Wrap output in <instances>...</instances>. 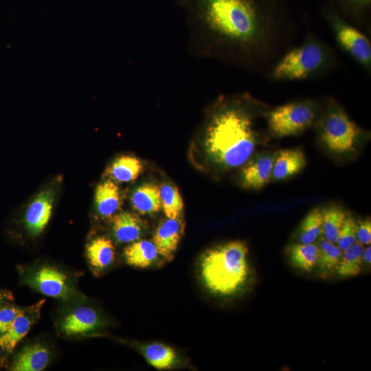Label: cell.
<instances>
[{
	"label": "cell",
	"instance_id": "obj_1",
	"mask_svg": "<svg viewBox=\"0 0 371 371\" xmlns=\"http://www.w3.org/2000/svg\"><path fill=\"white\" fill-rule=\"evenodd\" d=\"M183 1L188 49L194 56L256 71L274 54L280 30L256 0Z\"/></svg>",
	"mask_w": 371,
	"mask_h": 371
},
{
	"label": "cell",
	"instance_id": "obj_34",
	"mask_svg": "<svg viewBox=\"0 0 371 371\" xmlns=\"http://www.w3.org/2000/svg\"><path fill=\"white\" fill-rule=\"evenodd\" d=\"M4 297H5V295H4L3 294V293L1 292V291H0V308H1V304H2V303H3V300H4Z\"/></svg>",
	"mask_w": 371,
	"mask_h": 371
},
{
	"label": "cell",
	"instance_id": "obj_26",
	"mask_svg": "<svg viewBox=\"0 0 371 371\" xmlns=\"http://www.w3.org/2000/svg\"><path fill=\"white\" fill-rule=\"evenodd\" d=\"M322 232L324 237L335 243L346 214L341 208L333 206L322 210Z\"/></svg>",
	"mask_w": 371,
	"mask_h": 371
},
{
	"label": "cell",
	"instance_id": "obj_20",
	"mask_svg": "<svg viewBox=\"0 0 371 371\" xmlns=\"http://www.w3.org/2000/svg\"><path fill=\"white\" fill-rule=\"evenodd\" d=\"M131 201L133 209L141 214L157 212L161 206L159 187L150 183L141 185L132 193Z\"/></svg>",
	"mask_w": 371,
	"mask_h": 371
},
{
	"label": "cell",
	"instance_id": "obj_31",
	"mask_svg": "<svg viewBox=\"0 0 371 371\" xmlns=\"http://www.w3.org/2000/svg\"><path fill=\"white\" fill-rule=\"evenodd\" d=\"M357 240L363 245H370L371 243V222L367 218L361 221L357 227Z\"/></svg>",
	"mask_w": 371,
	"mask_h": 371
},
{
	"label": "cell",
	"instance_id": "obj_18",
	"mask_svg": "<svg viewBox=\"0 0 371 371\" xmlns=\"http://www.w3.org/2000/svg\"><path fill=\"white\" fill-rule=\"evenodd\" d=\"M124 256L128 265L140 268L153 266L161 257L154 243L148 240L133 242L124 249Z\"/></svg>",
	"mask_w": 371,
	"mask_h": 371
},
{
	"label": "cell",
	"instance_id": "obj_27",
	"mask_svg": "<svg viewBox=\"0 0 371 371\" xmlns=\"http://www.w3.org/2000/svg\"><path fill=\"white\" fill-rule=\"evenodd\" d=\"M161 204L168 218H179L183 208V199L178 189L170 184L164 183L159 187Z\"/></svg>",
	"mask_w": 371,
	"mask_h": 371
},
{
	"label": "cell",
	"instance_id": "obj_7",
	"mask_svg": "<svg viewBox=\"0 0 371 371\" xmlns=\"http://www.w3.org/2000/svg\"><path fill=\"white\" fill-rule=\"evenodd\" d=\"M332 32L340 46L363 69L371 68V43L368 38L353 25L337 16L328 17Z\"/></svg>",
	"mask_w": 371,
	"mask_h": 371
},
{
	"label": "cell",
	"instance_id": "obj_28",
	"mask_svg": "<svg viewBox=\"0 0 371 371\" xmlns=\"http://www.w3.org/2000/svg\"><path fill=\"white\" fill-rule=\"evenodd\" d=\"M322 210L315 208L303 220L299 232L300 243H313L322 233Z\"/></svg>",
	"mask_w": 371,
	"mask_h": 371
},
{
	"label": "cell",
	"instance_id": "obj_13",
	"mask_svg": "<svg viewBox=\"0 0 371 371\" xmlns=\"http://www.w3.org/2000/svg\"><path fill=\"white\" fill-rule=\"evenodd\" d=\"M102 325L98 313L88 306H80L63 320L60 328L63 333L74 335L91 332Z\"/></svg>",
	"mask_w": 371,
	"mask_h": 371
},
{
	"label": "cell",
	"instance_id": "obj_16",
	"mask_svg": "<svg viewBox=\"0 0 371 371\" xmlns=\"http://www.w3.org/2000/svg\"><path fill=\"white\" fill-rule=\"evenodd\" d=\"M305 166V156L300 148L284 149L276 155L271 175L276 180H282L299 173Z\"/></svg>",
	"mask_w": 371,
	"mask_h": 371
},
{
	"label": "cell",
	"instance_id": "obj_30",
	"mask_svg": "<svg viewBox=\"0 0 371 371\" xmlns=\"http://www.w3.org/2000/svg\"><path fill=\"white\" fill-rule=\"evenodd\" d=\"M21 309L15 306H5L0 308V335L11 326Z\"/></svg>",
	"mask_w": 371,
	"mask_h": 371
},
{
	"label": "cell",
	"instance_id": "obj_10",
	"mask_svg": "<svg viewBox=\"0 0 371 371\" xmlns=\"http://www.w3.org/2000/svg\"><path fill=\"white\" fill-rule=\"evenodd\" d=\"M54 194L51 190L40 192L27 207L25 214V225L34 236L40 234L47 226L53 207Z\"/></svg>",
	"mask_w": 371,
	"mask_h": 371
},
{
	"label": "cell",
	"instance_id": "obj_25",
	"mask_svg": "<svg viewBox=\"0 0 371 371\" xmlns=\"http://www.w3.org/2000/svg\"><path fill=\"white\" fill-rule=\"evenodd\" d=\"M365 247L359 241L346 249L342 253L337 272L342 277H352L357 276L361 270L363 254Z\"/></svg>",
	"mask_w": 371,
	"mask_h": 371
},
{
	"label": "cell",
	"instance_id": "obj_6",
	"mask_svg": "<svg viewBox=\"0 0 371 371\" xmlns=\"http://www.w3.org/2000/svg\"><path fill=\"white\" fill-rule=\"evenodd\" d=\"M317 118V106L310 100L292 101L268 110V131L283 137L299 133L310 127Z\"/></svg>",
	"mask_w": 371,
	"mask_h": 371
},
{
	"label": "cell",
	"instance_id": "obj_3",
	"mask_svg": "<svg viewBox=\"0 0 371 371\" xmlns=\"http://www.w3.org/2000/svg\"><path fill=\"white\" fill-rule=\"evenodd\" d=\"M248 247L240 240L231 241L207 250L199 263L203 284L212 293L229 297L239 293L249 276Z\"/></svg>",
	"mask_w": 371,
	"mask_h": 371
},
{
	"label": "cell",
	"instance_id": "obj_12",
	"mask_svg": "<svg viewBox=\"0 0 371 371\" xmlns=\"http://www.w3.org/2000/svg\"><path fill=\"white\" fill-rule=\"evenodd\" d=\"M275 157L263 154L251 159L241 172L242 184L249 189L259 190L269 181Z\"/></svg>",
	"mask_w": 371,
	"mask_h": 371
},
{
	"label": "cell",
	"instance_id": "obj_33",
	"mask_svg": "<svg viewBox=\"0 0 371 371\" xmlns=\"http://www.w3.org/2000/svg\"><path fill=\"white\" fill-rule=\"evenodd\" d=\"M351 1H353L354 3L361 4V3H367L370 0H351Z\"/></svg>",
	"mask_w": 371,
	"mask_h": 371
},
{
	"label": "cell",
	"instance_id": "obj_35",
	"mask_svg": "<svg viewBox=\"0 0 371 371\" xmlns=\"http://www.w3.org/2000/svg\"><path fill=\"white\" fill-rule=\"evenodd\" d=\"M1 348V347H0ZM0 354H1V350H0Z\"/></svg>",
	"mask_w": 371,
	"mask_h": 371
},
{
	"label": "cell",
	"instance_id": "obj_5",
	"mask_svg": "<svg viewBox=\"0 0 371 371\" xmlns=\"http://www.w3.org/2000/svg\"><path fill=\"white\" fill-rule=\"evenodd\" d=\"M320 136L328 148L335 153L351 151L363 131L333 99L328 101L319 123Z\"/></svg>",
	"mask_w": 371,
	"mask_h": 371
},
{
	"label": "cell",
	"instance_id": "obj_8",
	"mask_svg": "<svg viewBox=\"0 0 371 371\" xmlns=\"http://www.w3.org/2000/svg\"><path fill=\"white\" fill-rule=\"evenodd\" d=\"M28 282L43 294L62 299H69L73 290L67 276L58 269L44 265L35 271Z\"/></svg>",
	"mask_w": 371,
	"mask_h": 371
},
{
	"label": "cell",
	"instance_id": "obj_21",
	"mask_svg": "<svg viewBox=\"0 0 371 371\" xmlns=\"http://www.w3.org/2000/svg\"><path fill=\"white\" fill-rule=\"evenodd\" d=\"M87 256L93 267L104 269L115 260V247L110 239L103 236L98 237L87 245Z\"/></svg>",
	"mask_w": 371,
	"mask_h": 371
},
{
	"label": "cell",
	"instance_id": "obj_15",
	"mask_svg": "<svg viewBox=\"0 0 371 371\" xmlns=\"http://www.w3.org/2000/svg\"><path fill=\"white\" fill-rule=\"evenodd\" d=\"M145 225L140 218L129 212H122L113 216L112 232L120 243H133L143 235Z\"/></svg>",
	"mask_w": 371,
	"mask_h": 371
},
{
	"label": "cell",
	"instance_id": "obj_32",
	"mask_svg": "<svg viewBox=\"0 0 371 371\" xmlns=\"http://www.w3.org/2000/svg\"><path fill=\"white\" fill-rule=\"evenodd\" d=\"M363 260L368 265H370L371 262V247L369 245L367 247L363 254Z\"/></svg>",
	"mask_w": 371,
	"mask_h": 371
},
{
	"label": "cell",
	"instance_id": "obj_14",
	"mask_svg": "<svg viewBox=\"0 0 371 371\" xmlns=\"http://www.w3.org/2000/svg\"><path fill=\"white\" fill-rule=\"evenodd\" d=\"M146 361L159 370L177 368L182 364L180 355L170 346L159 342L137 345Z\"/></svg>",
	"mask_w": 371,
	"mask_h": 371
},
{
	"label": "cell",
	"instance_id": "obj_29",
	"mask_svg": "<svg viewBox=\"0 0 371 371\" xmlns=\"http://www.w3.org/2000/svg\"><path fill=\"white\" fill-rule=\"evenodd\" d=\"M357 224L354 218L350 215H346L336 240L337 246L342 251L346 250L357 241Z\"/></svg>",
	"mask_w": 371,
	"mask_h": 371
},
{
	"label": "cell",
	"instance_id": "obj_17",
	"mask_svg": "<svg viewBox=\"0 0 371 371\" xmlns=\"http://www.w3.org/2000/svg\"><path fill=\"white\" fill-rule=\"evenodd\" d=\"M49 350L40 344L24 347L15 357L11 370L14 371H41L48 364Z\"/></svg>",
	"mask_w": 371,
	"mask_h": 371
},
{
	"label": "cell",
	"instance_id": "obj_2",
	"mask_svg": "<svg viewBox=\"0 0 371 371\" xmlns=\"http://www.w3.org/2000/svg\"><path fill=\"white\" fill-rule=\"evenodd\" d=\"M269 107L248 93L218 96L207 108L199 137L208 161L223 170L247 162L263 137Z\"/></svg>",
	"mask_w": 371,
	"mask_h": 371
},
{
	"label": "cell",
	"instance_id": "obj_19",
	"mask_svg": "<svg viewBox=\"0 0 371 371\" xmlns=\"http://www.w3.org/2000/svg\"><path fill=\"white\" fill-rule=\"evenodd\" d=\"M95 202L98 212L103 217H111L118 211L122 205L118 186L107 180L99 184L95 190Z\"/></svg>",
	"mask_w": 371,
	"mask_h": 371
},
{
	"label": "cell",
	"instance_id": "obj_11",
	"mask_svg": "<svg viewBox=\"0 0 371 371\" xmlns=\"http://www.w3.org/2000/svg\"><path fill=\"white\" fill-rule=\"evenodd\" d=\"M183 230V224L180 219L168 218L164 220L157 227L153 236V242L159 255L171 260L176 251Z\"/></svg>",
	"mask_w": 371,
	"mask_h": 371
},
{
	"label": "cell",
	"instance_id": "obj_22",
	"mask_svg": "<svg viewBox=\"0 0 371 371\" xmlns=\"http://www.w3.org/2000/svg\"><path fill=\"white\" fill-rule=\"evenodd\" d=\"M317 245L319 251L317 265L319 274L325 278L337 270L343 251L324 236L319 238Z\"/></svg>",
	"mask_w": 371,
	"mask_h": 371
},
{
	"label": "cell",
	"instance_id": "obj_23",
	"mask_svg": "<svg viewBox=\"0 0 371 371\" xmlns=\"http://www.w3.org/2000/svg\"><path fill=\"white\" fill-rule=\"evenodd\" d=\"M288 254L295 268L309 272L317 265L319 251L317 244L313 243H293L289 246Z\"/></svg>",
	"mask_w": 371,
	"mask_h": 371
},
{
	"label": "cell",
	"instance_id": "obj_24",
	"mask_svg": "<svg viewBox=\"0 0 371 371\" xmlns=\"http://www.w3.org/2000/svg\"><path fill=\"white\" fill-rule=\"evenodd\" d=\"M142 169V163L137 157L123 155L113 162L109 169V175L116 181L128 182L137 179Z\"/></svg>",
	"mask_w": 371,
	"mask_h": 371
},
{
	"label": "cell",
	"instance_id": "obj_9",
	"mask_svg": "<svg viewBox=\"0 0 371 371\" xmlns=\"http://www.w3.org/2000/svg\"><path fill=\"white\" fill-rule=\"evenodd\" d=\"M44 300L26 309H21L10 328L0 335V347L12 352L16 344L26 336L30 328L38 319L40 308Z\"/></svg>",
	"mask_w": 371,
	"mask_h": 371
},
{
	"label": "cell",
	"instance_id": "obj_4",
	"mask_svg": "<svg viewBox=\"0 0 371 371\" xmlns=\"http://www.w3.org/2000/svg\"><path fill=\"white\" fill-rule=\"evenodd\" d=\"M335 63L327 45L309 34L300 45L291 49L273 66L269 78L274 81H294L324 73Z\"/></svg>",
	"mask_w": 371,
	"mask_h": 371
}]
</instances>
